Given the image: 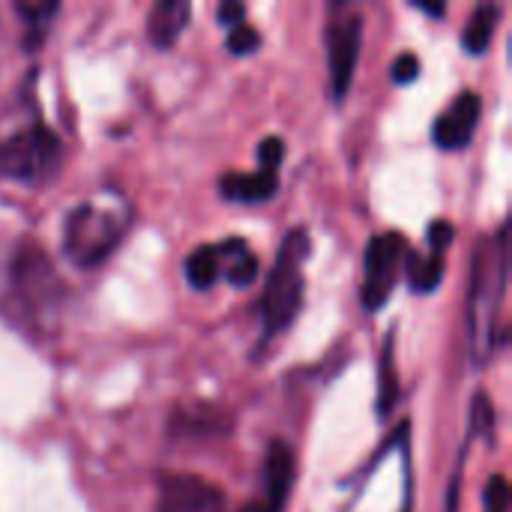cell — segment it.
Instances as JSON below:
<instances>
[{
	"instance_id": "cell-1",
	"label": "cell",
	"mask_w": 512,
	"mask_h": 512,
	"mask_svg": "<svg viewBox=\"0 0 512 512\" xmlns=\"http://www.w3.org/2000/svg\"><path fill=\"white\" fill-rule=\"evenodd\" d=\"M507 225H501L498 237H483L474 252L471 270V300H468V348L474 366H483L498 342V318L507 294Z\"/></svg>"
},
{
	"instance_id": "cell-2",
	"label": "cell",
	"mask_w": 512,
	"mask_h": 512,
	"mask_svg": "<svg viewBox=\"0 0 512 512\" xmlns=\"http://www.w3.org/2000/svg\"><path fill=\"white\" fill-rule=\"evenodd\" d=\"M309 258V234L303 228L288 231V237L279 246V258L273 264V273L267 279V294H264V327L267 336L285 330L303 303V261Z\"/></svg>"
},
{
	"instance_id": "cell-3",
	"label": "cell",
	"mask_w": 512,
	"mask_h": 512,
	"mask_svg": "<svg viewBox=\"0 0 512 512\" xmlns=\"http://www.w3.org/2000/svg\"><path fill=\"white\" fill-rule=\"evenodd\" d=\"M126 231V216L99 204H81L66 216L63 246L78 267L102 264L120 243Z\"/></svg>"
},
{
	"instance_id": "cell-4",
	"label": "cell",
	"mask_w": 512,
	"mask_h": 512,
	"mask_svg": "<svg viewBox=\"0 0 512 512\" xmlns=\"http://www.w3.org/2000/svg\"><path fill=\"white\" fill-rule=\"evenodd\" d=\"M60 165V141L45 126H27L0 141V174L21 183H42Z\"/></svg>"
},
{
	"instance_id": "cell-5",
	"label": "cell",
	"mask_w": 512,
	"mask_h": 512,
	"mask_svg": "<svg viewBox=\"0 0 512 512\" xmlns=\"http://www.w3.org/2000/svg\"><path fill=\"white\" fill-rule=\"evenodd\" d=\"M363 42V15L360 12H342L330 18L327 24V57H330V78L336 99H345L354 81L357 57Z\"/></svg>"
},
{
	"instance_id": "cell-6",
	"label": "cell",
	"mask_w": 512,
	"mask_h": 512,
	"mask_svg": "<svg viewBox=\"0 0 512 512\" xmlns=\"http://www.w3.org/2000/svg\"><path fill=\"white\" fill-rule=\"evenodd\" d=\"M402 258H405V240L399 234H378L369 243V249H366V285H363V306L369 312H375L387 303Z\"/></svg>"
},
{
	"instance_id": "cell-7",
	"label": "cell",
	"mask_w": 512,
	"mask_h": 512,
	"mask_svg": "<svg viewBox=\"0 0 512 512\" xmlns=\"http://www.w3.org/2000/svg\"><path fill=\"white\" fill-rule=\"evenodd\" d=\"M225 495L201 477H168L159 492V512H222Z\"/></svg>"
},
{
	"instance_id": "cell-8",
	"label": "cell",
	"mask_w": 512,
	"mask_h": 512,
	"mask_svg": "<svg viewBox=\"0 0 512 512\" xmlns=\"http://www.w3.org/2000/svg\"><path fill=\"white\" fill-rule=\"evenodd\" d=\"M480 111H483V102L474 90H465L453 99V105L435 120V129H432V138L438 147L444 150H459L465 147L474 132H477V123H480Z\"/></svg>"
},
{
	"instance_id": "cell-9",
	"label": "cell",
	"mask_w": 512,
	"mask_h": 512,
	"mask_svg": "<svg viewBox=\"0 0 512 512\" xmlns=\"http://www.w3.org/2000/svg\"><path fill=\"white\" fill-rule=\"evenodd\" d=\"M264 480H267V510L264 512H282L291 492V480H294V453L285 441H273L267 447Z\"/></svg>"
},
{
	"instance_id": "cell-10",
	"label": "cell",
	"mask_w": 512,
	"mask_h": 512,
	"mask_svg": "<svg viewBox=\"0 0 512 512\" xmlns=\"http://www.w3.org/2000/svg\"><path fill=\"white\" fill-rule=\"evenodd\" d=\"M186 21H189L186 0H159L147 15V36L153 39L156 48H171L183 33Z\"/></svg>"
},
{
	"instance_id": "cell-11",
	"label": "cell",
	"mask_w": 512,
	"mask_h": 512,
	"mask_svg": "<svg viewBox=\"0 0 512 512\" xmlns=\"http://www.w3.org/2000/svg\"><path fill=\"white\" fill-rule=\"evenodd\" d=\"M219 189L225 198L231 201H249V204H258V201H267L276 195L279 189V180L276 174L270 171H255V174H225L219 180Z\"/></svg>"
},
{
	"instance_id": "cell-12",
	"label": "cell",
	"mask_w": 512,
	"mask_h": 512,
	"mask_svg": "<svg viewBox=\"0 0 512 512\" xmlns=\"http://www.w3.org/2000/svg\"><path fill=\"white\" fill-rule=\"evenodd\" d=\"M216 252H219V261L225 264V279L234 288H249L255 282V276H258V255L240 237L225 240L222 246H216Z\"/></svg>"
},
{
	"instance_id": "cell-13",
	"label": "cell",
	"mask_w": 512,
	"mask_h": 512,
	"mask_svg": "<svg viewBox=\"0 0 512 512\" xmlns=\"http://www.w3.org/2000/svg\"><path fill=\"white\" fill-rule=\"evenodd\" d=\"M498 15H501L498 6H489V3L477 6V12L471 15L468 27H465V33H462V45H465L471 54H483V51L489 48V42H492V36H495Z\"/></svg>"
},
{
	"instance_id": "cell-14",
	"label": "cell",
	"mask_w": 512,
	"mask_h": 512,
	"mask_svg": "<svg viewBox=\"0 0 512 512\" xmlns=\"http://www.w3.org/2000/svg\"><path fill=\"white\" fill-rule=\"evenodd\" d=\"M219 276H222V261L216 246H198L186 258V279L192 288H210Z\"/></svg>"
},
{
	"instance_id": "cell-15",
	"label": "cell",
	"mask_w": 512,
	"mask_h": 512,
	"mask_svg": "<svg viewBox=\"0 0 512 512\" xmlns=\"http://www.w3.org/2000/svg\"><path fill=\"white\" fill-rule=\"evenodd\" d=\"M444 279V255H411L408 258V282L414 291L429 294L438 288V282Z\"/></svg>"
},
{
	"instance_id": "cell-16",
	"label": "cell",
	"mask_w": 512,
	"mask_h": 512,
	"mask_svg": "<svg viewBox=\"0 0 512 512\" xmlns=\"http://www.w3.org/2000/svg\"><path fill=\"white\" fill-rule=\"evenodd\" d=\"M399 396V384H396V366H393V336L384 342V357H381V396H378V411L390 414V408L396 405Z\"/></svg>"
},
{
	"instance_id": "cell-17",
	"label": "cell",
	"mask_w": 512,
	"mask_h": 512,
	"mask_svg": "<svg viewBox=\"0 0 512 512\" xmlns=\"http://www.w3.org/2000/svg\"><path fill=\"white\" fill-rule=\"evenodd\" d=\"M258 45H261V33L252 24L243 21V24L228 30V51L231 54H252V51H258Z\"/></svg>"
},
{
	"instance_id": "cell-18",
	"label": "cell",
	"mask_w": 512,
	"mask_h": 512,
	"mask_svg": "<svg viewBox=\"0 0 512 512\" xmlns=\"http://www.w3.org/2000/svg\"><path fill=\"white\" fill-rule=\"evenodd\" d=\"M471 429L483 438H492V429H495V408L489 402L486 393H477L474 396V408H471Z\"/></svg>"
},
{
	"instance_id": "cell-19",
	"label": "cell",
	"mask_w": 512,
	"mask_h": 512,
	"mask_svg": "<svg viewBox=\"0 0 512 512\" xmlns=\"http://www.w3.org/2000/svg\"><path fill=\"white\" fill-rule=\"evenodd\" d=\"M282 156H285V141H282V138L270 135V138H264V141H261V147H258V162H261V171H270V174H276V168L282 165Z\"/></svg>"
},
{
	"instance_id": "cell-20",
	"label": "cell",
	"mask_w": 512,
	"mask_h": 512,
	"mask_svg": "<svg viewBox=\"0 0 512 512\" xmlns=\"http://www.w3.org/2000/svg\"><path fill=\"white\" fill-rule=\"evenodd\" d=\"M510 504V486L501 474H495L486 486V512H507Z\"/></svg>"
},
{
	"instance_id": "cell-21",
	"label": "cell",
	"mask_w": 512,
	"mask_h": 512,
	"mask_svg": "<svg viewBox=\"0 0 512 512\" xmlns=\"http://www.w3.org/2000/svg\"><path fill=\"white\" fill-rule=\"evenodd\" d=\"M390 75H393L396 84H411V81L420 75V57L411 54V51L399 54V57L393 60V66H390Z\"/></svg>"
},
{
	"instance_id": "cell-22",
	"label": "cell",
	"mask_w": 512,
	"mask_h": 512,
	"mask_svg": "<svg viewBox=\"0 0 512 512\" xmlns=\"http://www.w3.org/2000/svg\"><path fill=\"white\" fill-rule=\"evenodd\" d=\"M453 234L456 231H453L450 222H444V219L441 222H432V228H429V246H432V252L435 255H444V249L453 243Z\"/></svg>"
},
{
	"instance_id": "cell-23",
	"label": "cell",
	"mask_w": 512,
	"mask_h": 512,
	"mask_svg": "<svg viewBox=\"0 0 512 512\" xmlns=\"http://www.w3.org/2000/svg\"><path fill=\"white\" fill-rule=\"evenodd\" d=\"M243 18H246V6H243V3H237V0H225V3L219 6V21H222V24H228V30H231V27H237V24H243Z\"/></svg>"
},
{
	"instance_id": "cell-24",
	"label": "cell",
	"mask_w": 512,
	"mask_h": 512,
	"mask_svg": "<svg viewBox=\"0 0 512 512\" xmlns=\"http://www.w3.org/2000/svg\"><path fill=\"white\" fill-rule=\"evenodd\" d=\"M18 9H21L30 21H36V24H39V18H48V15H54V12H57V3H27V0H21V3H18Z\"/></svg>"
},
{
	"instance_id": "cell-25",
	"label": "cell",
	"mask_w": 512,
	"mask_h": 512,
	"mask_svg": "<svg viewBox=\"0 0 512 512\" xmlns=\"http://www.w3.org/2000/svg\"><path fill=\"white\" fill-rule=\"evenodd\" d=\"M414 6H420L423 12L435 15V18H444L447 15V6L444 3H426V0H414Z\"/></svg>"
}]
</instances>
